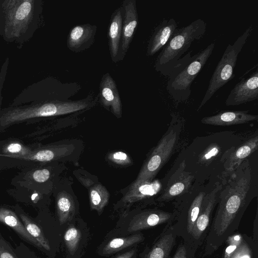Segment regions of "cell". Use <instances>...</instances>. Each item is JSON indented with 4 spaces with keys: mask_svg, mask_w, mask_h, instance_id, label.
I'll return each mask as SVG.
<instances>
[{
    "mask_svg": "<svg viewBox=\"0 0 258 258\" xmlns=\"http://www.w3.org/2000/svg\"><path fill=\"white\" fill-rule=\"evenodd\" d=\"M175 216L176 212L171 213L160 209L145 210L133 217L128 224L127 231L136 232L161 224L172 223Z\"/></svg>",
    "mask_w": 258,
    "mask_h": 258,
    "instance_id": "8fae6325",
    "label": "cell"
},
{
    "mask_svg": "<svg viewBox=\"0 0 258 258\" xmlns=\"http://www.w3.org/2000/svg\"><path fill=\"white\" fill-rule=\"evenodd\" d=\"M258 136L256 135L244 142L232 152L225 162L224 167L226 173L234 171L247 157L257 150Z\"/></svg>",
    "mask_w": 258,
    "mask_h": 258,
    "instance_id": "7402d4cb",
    "label": "cell"
},
{
    "mask_svg": "<svg viewBox=\"0 0 258 258\" xmlns=\"http://www.w3.org/2000/svg\"><path fill=\"white\" fill-rule=\"evenodd\" d=\"M41 143L26 144L18 138H8L0 141V156L17 157L26 156L30 154Z\"/></svg>",
    "mask_w": 258,
    "mask_h": 258,
    "instance_id": "44dd1931",
    "label": "cell"
},
{
    "mask_svg": "<svg viewBox=\"0 0 258 258\" xmlns=\"http://www.w3.org/2000/svg\"><path fill=\"white\" fill-rule=\"evenodd\" d=\"M185 163L183 160L178 169L169 179L166 188L157 199L159 203L169 201L182 194L190 186L194 175L185 171Z\"/></svg>",
    "mask_w": 258,
    "mask_h": 258,
    "instance_id": "9a60e30c",
    "label": "cell"
},
{
    "mask_svg": "<svg viewBox=\"0 0 258 258\" xmlns=\"http://www.w3.org/2000/svg\"><path fill=\"white\" fill-rule=\"evenodd\" d=\"M124 10L120 46V60L127 52L139 23L136 0H125L121 5Z\"/></svg>",
    "mask_w": 258,
    "mask_h": 258,
    "instance_id": "5bb4252c",
    "label": "cell"
},
{
    "mask_svg": "<svg viewBox=\"0 0 258 258\" xmlns=\"http://www.w3.org/2000/svg\"><path fill=\"white\" fill-rule=\"evenodd\" d=\"M206 28V23L201 19L177 28L157 56L155 69L163 76H168L191 43L203 37Z\"/></svg>",
    "mask_w": 258,
    "mask_h": 258,
    "instance_id": "5b68a950",
    "label": "cell"
},
{
    "mask_svg": "<svg viewBox=\"0 0 258 258\" xmlns=\"http://www.w3.org/2000/svg\"><path fill=\"white\" fill-rule=\"evenodd\" d=\"M159 187L160 184L157 181L141 183L130 187L121 201L125 204H133L156 194Z\"/></svg>",
    "mask_w": 258,
    "mask_h": 258,
    "instance_id": "cb8c5ba5",
    "label": "cell"
},
{
    "mask_svg": "<svg viewBox=\"0 0 258 258\" xmlns=\"http://www.w3.org/2000/svg\"><path fill=\"white\" fill-rule=\"evenodd\" d=\"M235 171L220 190L218 206L205 239L204 257L212 255L237 230L247 205L246 198L251 182L248 161H243Z\"/></svg>",
    "mask_w": 258,
    "mask_h": 258,
    "instance_id": "7a4b0ae2",
    "label": "cell"
},
{
    "mask_svg": "<svg viewBox=\"0 0 258 258\" xmlns=\"http://www.w3.org/2000/svg\"><path fill=\"white\" fill-rule=\"evenodd\" d=\"M53 163L36 164L22 168L12 179L11 185L14 187L36 190L47 195L53 185L55 172Z\"/></svg>",
    "mask_w": 258,
    "mask_h": 258,
    "instance_id": "ba28073f",
    "label": "cell"
},
{
    "mask_svg": "<svg viewBox=\"0 0 258 258\" xmlns=\"http://www.w3.org/2000/svg\"><path fill=\"white\" fill-rule=\"evenodd\" d=\"M0 258H19L6 241L0 238Z\"/></svg>",
    "mask_w": 258,
    "mask_h": 258,
    "instance_id": "d6a6232c",
    "label": "cell"
},
{
    "mask_svg": "<svg viewBox=\"0 0 258 258\" xmlns=\"http://www.w3.org/2000/svg\"><path fill=\"white\" fill-rule=\"evenodd\" d=\"M179 133V129L177 126H171L168 128L146 161L130 187L152 180L173 151L177 142Z\"/></svg>",
    "mask_w": 258,
    "mask_h": 258,
    "instance_id": "52a82bcc",
    "label": "cell"
},
{
    "mask_svg": "<svg viewBox=\"0 0 258 258\" xmlns=\"http://www.w3.org/2000/svg\"><path fill=\"white\" fill-rule=\"evenodd\" d=\"M144 239L143 235L141 233L125 237L112 239L104 247L102 253L103 254H110L116 252L139 243L144 240Z\"/></svg>",
    "mask_w": 258,
    "mask_h": 258,
    "instance_id": "83f0119b",
    "label": "cell"
},
{
    "mask_svg": "<svg viewBox=\"0 0 258 258\" xmlns=\"http://www.w3.org/2000/svg\"><path fill=\"white\" fill-rule=\"evenodd\" d=\"M42 0H0V36L19 49L44 25Z\"/></svg>",
    "mask_w": 258,
    "mask_h": 258,
    "instance_id": "3957f363",
    "label": "cell"
},
{
    "mask_svg": "<svg viewBox=\"0 0 258 258\" xmlns=\"http://www.w3.org/2000/svg\"><path fill=\"white\" fill-rule=\"evenodd\" d=\"M87 187L89 191L90 207L92 209L100 212L107 204L109 194L106 188L101 183H95L85 178L80 179Z\"/></svg>",
    "mask_w": 258,
    "mask_h": 258,
    "instance_id": "d4e9b609",
    "label": "cell"
},
{
    "mask_svg": "<svg viewBox=\"0 0 258 258\" xmlns=\"http://www.w3.org/2000/svg\"><path fill=\"white\" fill-rule=\"evenodd\" d=\"M64 84L48 77L24 88L0 115V132L10 126L33 124L45 119L79 112L91 108L98 99L91 96L77 101H64Z\"/></svg>",
    "mask_w": 258,
    "mask_h": 258,
    "instance_id": "6da1fadb",
    "label": "cell"
},
{
    "mask_svg": "<svg viewBox=\"0 0 258 258\" xmlns=\"http://www.w3.org/2000/svg\"><path fill=\"white\" fill-rule=\"evenodd\" d=\"M108 158L111 162L120 165H127L131 163L130 157L122 151L113 152L108 155Z\"/></svg>",
    "mask_w": 258,
    "mask_h": 258,
    "instance_id": "4dcf8cb0",
    "label": "cell"
},
{
    "mask_svg": "<svg viewBox=\"0 0 258 258\" xmlns=\"http://www.w3.org/2000/svg\"><path fill=\"white\" fill-rule=\"evenodd\" d=\"M219 258H258V243L245 234L234 233L228 237Z\"/></svg>",
    "mask_w": 258,
    "mask_h": 258,
    "instance_id": "30bf717a",
    "label": "cell"
},
{
    "mask_svg": "<svg viewBox=\"0 0 258 258\" xmlns=\"http://www.w3.org/2000/svg\"><path fill=\"white\" fill-rule=\"evenodd\" d=\"M257 214L256 213L255 219L253 223V239L258 243V232H257Z\"/></svg>",
    "mask_w": 258,
    "mask_h": 258,
    "instance_id": "e575fe53",
    "label": "cell"
},
{
    "mask_svg": "<svg viewBox=\"0 0 258 258\" xmlns=\"http://www.w3.org/2000/svg\"><path fill=\"white\" fill-rule=\"evenodd\" d=\"M222 188L218 184L210 193L205 195L194 227L190 244L198 248L202 246L208 235L212 220V213L217 203L218 194Z\"/></svg>",
    "mask_w": 258,
    "mask_h": 258,
    "instance_id": "9c48e42d",
    "label": "cell"
},
{
    "mask_svg": "<svg viewBox=\"0 0 258 258\" xmlns=\"http://www.w3.org/2000/svg\"><path fill=\"white\" fill-rule=\"evenodd\" d=\"M136 249H133L120 255H119L114 258H132L136 254Z\"/></svg>",
    "mask_w": 258,
    "mask_h": 258,
    "instance_id": "836d02e7",
    "label": "cell"
},
{
    "mask_svg": "<svg viewBox=\"0 0 258 258\" xmlns=\"http://www.w3.org/2000/svg\"><path fill=\"white\" fill-rule=\"evenodd\" d=\"M198 248L183 240L178 244L171 258H196Z\"/></svg>",
    "mask_w": 258,
    "mask_h": 258,
    "instance_id": "f546056e",
    "label": "cell"
},
{
    "mask_svg": "<svg viewBox=\"0 0 258 258\" xmlns=\"http://www.w3.org/2000/svg\"><path fill=\"white\" fill-rule=\"evenodd\" d=\"M250 26L240 36L233 44L226 48L211 77L205 94L197 109L202 107L214 94L229 81L234 78V70L238 55L251 32Z\"/></svg>",
    "mask_w": 258,
    "mask_h": 258,
    "instance_id": "8992f818",
    "label": "cell"
},
{
    "mask_svg": "<svg viewBox=\"0 0 258 258\" xmlns=\"http://www.w3.org/2000/svg\"><path fill=\"white\" fill-rule=\"evenodd\" d=\"M96 30V26L90 24L74 26L68 35V48L75 53L89 48L94 42Z\"/></svg>",
    "mask_w": 258,
    "mask_h": 258,
    "instance_id": "2e32d148",
    "label": "cell"
},
{
    "mask_svg": "<svg viewBox=\"0 0 258 258\" xmlns=\"http://www.w3.org/2000/svg\"><path fill=\"white\" fill-rule=\"evenodd\" d=\"M258 98V71L250 77L243 79L235 85L225 101L227 106H235L257 100Z\"/></svg>",
    "mask_w": 258,
    "mask_h": 258,
    "instance_id": "7c38bea8",
    "label": "cell"
},
{
    "mask_svg": "<svg viewBox=\"0 0 258 258\" xmlns=\"http://www.w3.org/2000/svg\"><path fill=\"white\" fill-rule=\"evenodd\" d=\"M81 238L79 229L71 226L65 232L64 240L69 251L73 254L76 251Z\"/></svg>",
    "mask_w": 258,
    "mask_h": 258,
    "instance_id": "f1b7e54d",
    "label": "cell"
},
{
    "mask_svg": "<svg viewBox=\"0 0 258 258\" xmlns=\"http://www.w3.org/2000/svg\"><path fill=\"white\" fill-rule=\"evenodd\" d=\"M177 27L178 25L173 18L163 20L155 28L149 40L147 55L151 56L162 49Z\"/></svg>",
    "mask_w": 258,
    "mask_h": 258,
    "instance_id": "d6986e66",
    "label": "cell"
},
{
    "mask_svg": "<svg viewBox=\"0 0 258 258\" xmlns=\"http://www.w3.org/2000/svg\"><path fill=\"white\" fill-rule=\"evenodd\" d=\"M218 153V149L217 147H214L207 154L205 155L204 157L206 159L210 158L211 157L216 155Z\"/></svg>",
    "mask_w": 258,
    "mask_h": 258,
    "instance_id": "d590c367",
    "label": "cell"
},
{
    "mask_svg": "<svg viewBox=\"0 0 258 258\" xmlns=\"http://www.w3.org/2000/svg\"><path fill=\"white\" fill-rule=\"evenodd\" d=\"M171 224H166L144 258H171V252L177 236Z\"/></svg>",
    "mask_w": 258,
    "mask_h": 258,
    "instance_id": "ac0fdd59",
    "label": "cell"
},
{
    "mask_svg": "<svg viewBox=\"0 0 258 258\" xmlns=\"http://www.w3.org/2000/svg\"><path fill=\"white\" fill-rule=\"evenodd\" d=\"M124 10L122 6L112 14L108 31V43L111 60L120 61V46Z\"/></svg>",
    "mask_w": 258,
    "mask_h": 258,
    "instance_id": "e0dca14e",
    "label": "cell"
},
{
    "mask_svg": "<svg viewBox=\"0 0 258 258\" xmlns=\"http://www.w3.org/2000/svg\"><path fill=\"white\" fill-rule=\"evenodd\" d=\"M9 62L10 58L9 57H7L0 69V115L3 109L2 108V101L3 99L2 90L8 74Z\"/></svg>",
    "mask_w": 258,
    "mask_h": 258,
    "instance_id": "1f68e13d",
    "label": "cell"
},
{
    "mask_svg": "<svg viewBox=\"0 0 258 258\" xmlns=\"http://www.w3.org/2000/svg\"><path fill=\"white\" fill-rule=\"evenodd\" d=\"M215 42L194 56L189 52L180 58L168 76L166 89L178 103L186 101L191 94V85L211 55Z\"/></svg>",
    "mask_w": 258,
    "mask_h": 258,
    "instance_id": "277c9868",
    "label": "cell"
},
{
    "mask_svg": "<svg viewBox=\"0 0 258 258\" xmlns=\"http://www.w3.org/2000/svg\"><path fill=\"white\" fill-rule=\"evenodd\" d=\"M99 101L116 117L122 115V103L115 81L109 73L103 75L99 84Z\"/></svg>",
    "mask_w": 258,
    "mask_h": 258,
    "instance_id": "4fadbf2b",
    "label": "cell"
},
{
    "mask_svg": "<svg viewBox=\"0 0 258 258\" xmlns=\"http://www.w3.org/2000/svg\"><path fill=\"white\" fill-rule=\"evenodd\" d=\"M257 119V115L249 114L248 111H229L203 117L201 122L214 125H229L245 123Z\"/></svg>",
    "mask_w": 258,
    "mask_h": 258,
    "instance_id": "ffe728a7",
    "label": "cell"
},
{
    "mask_svg": "<svg viewBox=\"0 0 258 258\" xmlns=\"http://www.w3.org/2000/svg\"><path fill=\"white\" fill-rule=\"evenodd\" d=\"M20 219L15 211L7 207L0 206V222L12 228L31 244L41 247L37 241L28 232Z\"/></svg>",
    "mask_w": 258,
    "mask_h": 258,
    "instance_id": "603a6c76",
    "label": "cell"
},
{
    "mask_svg": "<svg viewBox=\"0 0 258 258\" xmlns=\"http://www.w3.org/2000/svg\"><path fill=\"white\" fill-rule=\"evenodd\" d=\"M56 208L60 224L72 220L75 214V206L71 195L64 191L58 192L56 196Z\"/></svg>",
    "mask_w": 258,
    "mask_h": 258,
    "instance_id": "4316f807",
    "label": "cell"
},
{
    "mask_svg": "<svg viewBox=\"0 0 258 258\" xmlns=\"http://www.w3.org/2000/svg\"><path fill=\"white\" fill-rule=\"evenodd\" d=\"M13 208L28 232L37 241L41 247L47 250H50L49 242L37 223L25 213L19 205H16Z\"/></svg>",
    "mask_w": 258,
    "mask_h": 258,
    "instance_id": "484cf974",
    "label": "cell"
}]
</instances>
